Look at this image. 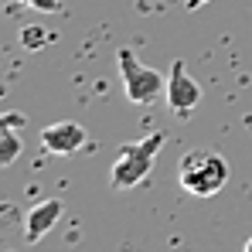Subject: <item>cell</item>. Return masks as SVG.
Masks as SVG:
<instances>
[{
  "mask_svg": "<svg viewBox=\"0 0 252 252\" xmlns=\"http://www.w3.org/2000/svg\"><path fill=\"white\" fill-rule=\"evenodd\" d=\"M184 3H188V10H198V7H205L208 0H184Z\"/></svg>",
  "mask_w": 252,
  "mask_h": 252,
  "instance_id": "obj_10",
  "label": "cell"
},
{
  "mask_svg": "<svg viewBox=\"0 0 252 252\" xmlns=\"http://www.w3.org/2000/svg\"><path fill=\"white\" fill-rule=\"evenodd\" d=\"M177 181L188 194L194 198H215L225 184H228V160L218 154V150H191L181 157L177 164Z\"/></svg>",
  "mask_w": 252,
  "mask_h": 252,
  "instance_id": "obj_2",
  "label": "cell"
},
{
  "mask_svg": "<svg viewBox=\"0 0 252 252\" xmlns=\"http://www.w3.org/2000/svg\"><path fill=\"white\" fill-rule=\"evenodd\" d=\"M21 38H24V44H28V51H38V48L48 44L55 34H51V31H41V28H24V34H21Z\"/></svg>",
  "mask_w": 252,
  "mask_h": 252,
  "instance_id": "obj_8",
  "label": "cell"
},
{
  "mask_svg": "<svg viewBox=\"0 0 252 252\" xmlns=\"http://www.w3.org/2000/svg\"><path fill=\"white\" fill-rule=\"evenodd\" d=\"M246 252H252V239H249V242H246Z\"/></svg>",
  "mask_w": 252,
  "mask_h": 252,
  "instance_id": "obj_11",
  "label": "cell"
},
{
  "mask_svg": "<svg viewBox=\"0 0 252 252\" xmlns=\"http://www.w3.org/2000/svg\"><path fill=\"white\" fill-rule=\"evenodd\" d=\"M85 126L82 123H72V120H65V123H51L41 129V147L44 154H55V157H68V154H75V150H82L85 147Z\"/></svg>",
  "mask_w": 252,
  "mask_h": 252,
  "instance_id": "obj_5",
  "label": "cell"
},
{
  "mask_svg": "<svg viewBox=\"0 0 252 252\" xmlns=\"http://www.w3.org/2000/svg\"><path fill=\"white\" fill-rule=\"evenodd\" d=\"M24 3H31L34 10H44V14H51V10L62 7V0H24Z\"/></svg>",
  "mask_w": 252,
  "mask_h": 252,
  "instance_id": "obj_9",
  "label": "cell"
},
{
  "mask_svg": "<svg viewBox=\"0 0 252 252\" xmlns=\"http://www.w3.org/2000/svg\"><path fill=\"white\" fill-rule=\"evenodd\" d=\"M120 75H123L126 99L136 106H150L164 89H167V75L157 68H147L133 48H120Z\"/></svg>",
  "mask_w": 252,
  "mask_h": 252,
  "instance_id": "obj_3",
  "label": "cell"
},
{
  "mask_svg": "<svg viewBox=\"0 0 252 252\" xmlns=\"http://www.w3.org/2000/svg\"><path fill=\"white\" fill-rule=\"evenodd\" d=\"M198 102H201V85L188 72V65L177 58V62L170 65V72H167V106H170V113L181 116V120H188V116L198 109Z\"/></svg>",
  "mask_w": 252,
  "mask_h": 252,
  "instance_id": "obj_4",
  "label": "cell"
},
{
  "mask_svg": "<svg viewBox=\"0 0 252 252\" xmlns=\"http://www.w3.org/2000/svg\"><path fill=\"white\" fill-rule=\"evenodd\" d=\"M21 123H24V116H17V113H7L0 120V164L3 167H10L17 160V154H21V136H17Z\"/></svg>",
  "mask_w": 252,
  "mask_h": 252,
  "instance_id": "obj_7",
  "label": "cell"
},
{
  "mask_svg": "<svg viewBox=\"0 0 252 252\" xmlns=\"http://www.w3.org/2000/svg\"><path fill=\"white\" fill-rule=\"evenodd\" d=\"M167 136L164 133H150L143 140H133V143H123L113 167H109V188L116 191H129L136 184H143L150 177V170L157 164V154L164 150Z\"/></svg>",
  "mask_w": 252,
  "mask_h": 252,
  "instance_id": "obj_1",
  "label": "cell"
},
{
  "mask_svg": "<svg viewBox=\"0 0 252 252\" xmlns=\"http://www.w3.org/2000/svg\"><path fill=\"white\" fill-rule=\"evenodd\" d=\"M58 218H62V201L58 198H48L41 205L28 208V215H24V235H28V242H41L44 235L58 225Z\"/></svg>",
  "mask_w": 252,
  "mask_h": 252,
  "instance_id": "obj_6",
  "label": "cell"
}]
</instances>
